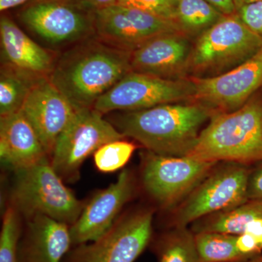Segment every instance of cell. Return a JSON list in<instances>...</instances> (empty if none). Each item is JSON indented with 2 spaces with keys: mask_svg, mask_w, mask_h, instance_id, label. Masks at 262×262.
Here are the masks:
<instances>
[{
  "mask_svg": "<svg viewBox=\"0 0 262 262\" xmlns=\"http://www.w3.org/2000/svg\"><path fill=\"white\" fill-rule=\"evenodd\" d=\"M248 200L262 201V162L251 165L247 185Z\"/></svg>",
  "mask_w": 262,
  "mask_h": 262,
  "instance_id": "29",
  "label": "cell"
},
{
  "mask_svg": "<svg viewBox=\"0 0 262 262\" xmlns=\"http://www.w3.org/2000/svg\"><path fill=\"white\" fill-rule=\"evenodd\" d=\"M215 9L225 15H230L237 13L234 0H206Z\"/></svg>",
  "mask_w": 262,
  "mask_h": 262,
  "instance_id": "31",
  "label": "cell"
},
{
  "mask_svg": "<svg viewBox=\"0 0 262 262\" xmlns=\"http://www.w3.org/2000/svg\"><path fill=\"white\" fill-rule=\"evenodd\" d=\"M41 78L20 72L8 66L2 65L0 72V116L18 113L28 97L31 90Z\"/></svg>",
  "mask_w": 262,
  "mask_h": 262,
  "instance_id": "21",
  "label": "cell"
},
{
  "mask_svg": "<svg viewBox=\"0 0 262 262\" xmlns=\"http://www.w3.org/2000/svg\"><path fill=\"white\" fill-rule=\"evenodd\" d=\"M31 219L21 262H61L72 245L68 225L45 215Z\"/></svg>",
  "mask_w": 262,
  "mask_h": 262,
  "instance_id": "19",
  "label": "cell"
},
{
  "mask_svg": "<svg viewBox=\"0 0 262 262\" xmlns=\"http://www.w3.org/2000/svg\"><path fill=\"white\" fill-rule=\"evenodd\" d=\"M213 114L198 103H167L126 112L117 117L116 125L125 137L135 139L148 151L185 157L194 149L203 127Z\"/></svg>",
  "mask_w": 262,
  "mask_h": 262,
  "instance_id": "2",
  "label": "cell"
},
{
  "mask_svg": "<svg viewBox=\"0 0 262 262\" xmlns=\"http://www.w3.org/2000/svg\"><path fill=\"white\" fill-rule=\"evenodd\" d=\"M94 108L76 110L52 154L51 164L61 177L74 180L82 163L101 146L125 137Z\"/></svg>",
  "mask_w": 262,
  "mask_h": 262,
  "instance_id": "8",
  "label": "cell"
},
{
  "mask_svg": "<svg viewBox=\"0 0 262 262\" xmlns=\"http://www.w3.org/2000/svg\"><path fill=\"white\" fill-rule=\"evenodd\" d=\"M2 65L34 77H48L56 58L51 51L32 40L8 17L0 19Z\"/></svg>",
  "mask_w": 262,
  "mask_h": 262,
  "instance_id": "17",
  "label": "cell"
},
{
  "mask_svg": "<svg viewBox=\"0 0 262 262\" xmlns=\"http://www.w3.org/2000/svg\"><path fill=\"white\" fill-rule=\"evenodd\" d=\"M262 48V41L237 13L225 15L196 37L188 62L187 77H211L242 64Z\"/></svg>",
  "mask_w": 262,
  "mask_h": 262,
  "instance_id": "4",
  "label": "cell"
},
{
  "mask_svg": "<svg viewBox=\"0 0 262 262\" xmlns=\"http://www.w3.org/2000/svg\"><path fill=\"white\" fill-rule=\"evenodd\" d=\"M142 158L144 189L165 209H175L219 163L189 156H164L148 150Z\"/></svg>",
  "mask_w": 262,
  "mask_h": 262,
  "instance_id": "7",
  "label": "cell"
},
{
  "mask_svg": "<svg viewBox=\"0 0 262 262\" xmlns=\"http://www.w3.org/2000/svg\"><path fill=\"white\" fill-rule=\"evenodd\" d=\"M194 242L201 262H242L246 258L236 247V237L220 232L194 233Z\"/></svg>",
  "mask_w": 262,
  "mask_h": 262,
  "instance_id": "23",
  "label": "cell"
},
{
  "mask_svg": "<svg viewBox=\"0 0 262 262\" xmlns=\"http://www.w3.org/2000/svg\"><path fill=\"white\" fill-rule=\"evenodd\" d=\"M136 145L120 139L106 143L94 153L96 168L103 173H111L122 168L130 159Z\"/></svg>",
  "mask_w": 262,
  "mask_h": 262,
  "instance_id": "25",
  "label": "cell"
},
{
  "mask_svg": "<svg viewBox=\"0 0 262 262\" xmlns=\"http://www.w3.org/2000/svg\"><path fill=\"white\" fill-rule=\"evenodd\" d=\"M153 213H133L101 238L85 246L81 245L73 262H134L149 244L152 236Z\"/></svg>",
  "mask_w": 262,
  "mask_h": 262,
  "instance_id": "13",
  "label": "cell"
},
{
  "mask_svg": "<svg viewBox=\"0 0 262 262\" xmlns=\"http://www.w3.org/2000/svg\"><path fill=\"white\" fill-rule=\"evenodd\" d=\"M130 55L94 36L65 52L48 78L75 110L94 108L103 95L132 71Z\"/></svg>",
  "mask_w": 262,
  "mask_h": 262,
  "instance_id": "1",
  "label": "cell"
},
{
  "mask_svg": "<svg viewBox=\"0 0 262 262\" xmlns=\"http://www.w3.org/2000/svg\"><path fill=\"white\" fill-rule=\"evenodd\" d=\"M262 219V201L248 200L239 206L219 212L196 221L192 224L193 233L220 232L237 236L244 233L250 225Z\"/></svg>",
  "mask_w": 262,
  "mask_h": 262,
  "instance_id": "20",
  "label": "cell"
},
{
  "mask_svg": "<svg viewBox=\"0 0 262 262\" xmlns=\"http://www.w3.org/2000/svg\"><path fill=\"white\" fill-rule=\"evenodd\" d=\"M224 16L206 0H179L177 23L190 39H195Z\"/></svg>",
  "mask_w": 262,
  "mask_h": 262,
  "instance_id": "22",
  "label": "cell"
},
{
  "mask_svg": "<svg viewBox=\"0 0 262 262\" xmlns=\"http://www.w3.org/2000/svg\"><path fill=\"white\" fill-rule=\"evenodd\" d=\"M192 48L191 39L181 33L155 38L131 52V70L168 80L185 78Z\"/></svg>",
  "mask_w": 262,
  "mask_h": 262,
  "instance_id": "16",
  "label": "cell"
},
{
  "mask_svg": "<svg viewBox=\"0 0 262 262\" xmlns=\"http://www.w3.org/2000/svg\"><path fill=\"white\" fill-rule=\"evenodd\" d=\"M94 18L95 36L99 40L130 53L160 36L183 34L176 22L121 5L95 11Z\"/></svg>",
  "mask_w": 262,
  "mask_h": 262,
  "instance_id": "10",
  "label": "cell"
},
{
  "mask_svg": "<svg viewBox=\"0 0 262 262\" xmlns=\"http://www.w3.org/2000/svg\"><path fill=\"white\" fill-rule=\"evenodd\" d=\"M20 111L34 127L47 154L52 155L76 110L49 78L43 77L31 90Z\"/></svg>",
  "mask_w": 262,
  "mask_h": 262,
  "instance_id": "15",
  "label": "cell"
},
{
  "mask_svg": "<svg viewBox=\"0 0 262 262\" xmlns=\"http://www.w3.org/2000/svg\"><path fill=\"white\" fill-rule=\"evenodd\" d=\"M194 94L190 77L168 80L131 71L103 95L94 108L101 114L139 111L167 103L191 102Z\"/></svg>",
  "mask_w": 262,
  "mask_h": 262,
  "instance_id": "9",
  "label": "cell"
},
{
  "mask_svg": "<svg viewBox=\"0 0 262 262\" xmlns=\"http://www.w3.org/2000/svg\"><path fill=\"white\" fill-rule=\"evenodd\" d=\"M158 262H201L194 233L188 227H173L156 245Z\"/></svg>",
  "mask_w": 262,
  "mask_h": 262,
  "instance_id": "24",
  "label": "cell"
},
{
  "mask_svg": "<svg viewBox=\"0 0 262 262\" xmlns=\"http://www.w3.org/2000/svg\"><path fill=\"white\" fill-rule=\"evenodd\" d=\"M77 8L94 13L95 11L115 5L117 0H64Z\"/></svg>",
  "mask_w": 262,
  "mask_h": 262,
  "instance_id": "30",
  "label": "cell"
},
{
  "mask_svg": "<svg viewBox=\"0 0 262 262\" xmlns=\"http://www.w3.org/2000/svg\"><path fill=\"white\" fill-rule=\"evenodd\" d=\"M20 18L53 45L78 43L95 36L94 13L64 0H33L22 10Z\"/></svg>",
  "mask_w": 262,
  "mask_h": 262,
  "instance_id": "12",
  "label": "cell"
},
{
  "mask_svg": "<svg viewBox=\"0 0 262 262\" xmlns=\"http://www.w3.org/2000/svg\"><path fill=\"white\" fill-rule=\"evenodd\" d=\"M237 13L248 29L262 41V1L245 4L237 10Z\"/></svg>",
  "mask_w": 262,
  "mask_h": 262,
  "instance_id": "28",
  "label": "cell"
},
{
  "mask_svg": "<svg viewBox=\"0 0 262 262\" xmlns=\"http://www.w3.org/2000/svg\"><path fill=\"white\" fill-rule=\"evenodd\" d=\"M262 1V0H244V5L248 4V3H253V2ZM242 5V6H243Z\"/></svg>",
  "mask_w": 262,
  "mask_h": 262,
  "instance_id": "35",
  "label": "cell"
},
{
  "mask_svg": "<svg viewBox=\"0 0 262 262\" xmlns=\"http://www.w3.org/2000/svg\"><path fill=\"white\" fill-rule=\"evenodd\" d=\"M13 198L19 209L32 218L45 215L72 226L84 205L63 184L47 158L15 170Z\"/></svg>",
  "mask_w": 262,
  "mask_h": 262,
  "instance_id": "5",
  "label": "cell"
},
{
  "mask_svg": "<svg viewBox=\"0 0 262 262\" xmlns=\"http://www.w3.org/2000/svg\"><path fill=\"white\" fill-rule=\"evenodd\" d=\"M134 181L125 169L116 182L98 192L84 207L78 220L70 227L72 245H84L101 238L113 228L115 220L132 196Z\"/></svg>",
  "mask_w": 262,
  "mask_h": 262,
  "instance_id": "14",
  "label": "cell"
},
{
  "mask_svg": "<svg viewBox=\"0 0 262 262\" xmlns=\"http://www.w3.org/2000/svg\"><path fill=\"white\" fill-rule=\"evenodd\" d=\"M20 227L16 212L10 208L5 211L0 234V262H20Z\"/></svg>",
  "mask_w": 262,
  "mask_h": 262,
  "instance_id": "26",
  "label": "cell"
},
{
  "mask_svg": "<svg viewBox=\"0 0 262 262\" xmlns=\"http://www.w3.org/2000/svg\"><path fill=\"white\" fill-rule=\"evenodd\" d=\"M244 0H234V3H235L236 8H237V10H238L243 5H244Z\"/></svg>",
  "mask_w": 262,
  "mask_h": 262,
  "instance_id": "34",
  "label": "cell"
},
{
  "mask_svg": "<svg viewBox=\"0 0 262 262\" xmlns=\"http://www.w3.org/2000/svg\"><path fill=\"white\" fill-rule=\"evenodd\" d=\"M242 262H262V254Z\"/></svg>",
  "mask_w": 262,
  "mask_h": 262,
  "instance_id": "33",
  "label": "cell"
},
{
  "mask_svg": "<svg viewBox=\"0 0 262 262\" xmlns=\"http://www.w3.org/2000/svg\"><path fill=\"white\" fill-rule=\"evenodd\" d=\"M251 165L219 163L211 173L175 208L174 227H188L207 215L227 211L248 201Z\"/></svg>",
  "mask_w": 262,
  "mask_h": 262,
  "instance_id": "6",
  "label": "cell"
},
{
  "mask_svg": "<svg viewBox=\"0 0 262 262\" xmlns=\"http://www.w3.org/2000/svg\"><path fill=\"white\" fill-rule=\"evenodd\" d=\"M188 156L247 165L262 162V89L238 110L213 114Z\"/></svg>",
  "mask_w": 262,
  "mask_h": 262,
  "instance_id": "3",
  "label": "cell"
},
{
  "mask_svg": "<svg viewBox=\"0 0 262 262\" xmlns=\"http://www.w3.org/2000/svg\"><path fill=\"white\" fill-rule=\"evenodd\" d=\"M39 136L21 112L0 117V158L15 170L47 158Z\"/></svg>",
  "mask_w": 262,
  "mask_h": 262,
  "instance_id": "18",
  "label": "cell"
},
{
  "mask_svg": "<svg viewBox=\"0 0 262 262\" xmlns=\"http://www.w3.org/2000/svg\"><path fill=\"white\" fill-rule=\"evenodd\" d=\"M31 1L33 0H0V10L5 11Z\"/></svg>",
  "mask_w": 262,
  "mask_h": 262,
  "instance_id": "32",
  "label": "cell"
},
{
  "mask_svg": "<svg viewBox=\"0 0 262 262\" xmlns=\"http://www.w3.org/2000/svg\"><path fill=\"white\" fill-rule=\"evenodd\" d=\"M178 3L179 0H117L116 4L140 10L177 23Z\"/></svg>",
  "mask_w": 262,
  "mask_h": 262,
  "instance_id": "27",
  "label": "cell"
},
{
  "mask_svg": "<svg viewBox=\"0 0 262 262\" xmlns=\"http://www.w3.org/2000/svg\"><path fill=\"white\" fill-rule=\"evenodd\" d=\"M189 77L194 84L191 102L203 105L214 113L235 111L262 89V48L242 64L222 75Z\"/></svg>",
  "mask_w": 262,
  "mask_h": 262,
  "instance_id": "11",
  "label": "cell"
}]
</instances>
